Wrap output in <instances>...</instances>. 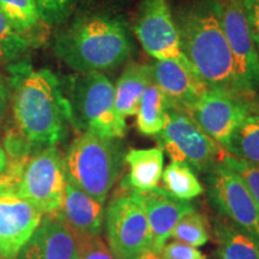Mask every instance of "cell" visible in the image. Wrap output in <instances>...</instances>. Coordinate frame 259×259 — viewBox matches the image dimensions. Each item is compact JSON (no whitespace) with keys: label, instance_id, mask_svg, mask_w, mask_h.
Wrapping results in <instances>:
<instances>
[{"label":"cell","instance_id":"1","mask_svg":"<svg viewBox=\"0 0 259 259\" xmlns=\"http://www.w3.org/2000/svg\"><path fill=\"white\" fill-rule=\"evenodd\" d=\"M14 69L12 114L15 130L38 151L56 147L66 137L72 113L56 73L32 70L22 63Z\"/></svg>","mask_w":259,"mask_h":259},{"label":"cell","instance_id":"2","mask_svg":"<svg viewBox=\"0 0 259 259\" xmlns=\"http://www.w3.org/2000/svg\"><path fill=\"white\" fill-rule=\"evenodd\" d=\"M174 22L181 52L204 84L209 89L236 94L234 65L219 0H194L179 9Z\"/></svg>","mask_w":259,"mask_h":259},{"label":"cell","instance_id":"3","mask_svg":"<svg viewBox=\"0 0 259 259\" xmlns=\"http://www.w3.org/2000/svg\"><path fill=\"white\" fill-rule=\"evenodd\" d=\"M132 50L124 19L109 12L77 16L54 44L57 57L79 73L115 69L128 59Z\"/></svg>","mask_w":259,"mask_h":259},{"label":"cell","instance_id":"4","mask_svg":"<svg viewBox=\"0 0 259 259\" xmlns=\"http://www.w3.org/2000/svg\"><path fill=\"white\" fill-rule=\"evenodd\" d=\"M118 141L82 132L64 156L67 181L102 204L124 168L125 154Z\"/></svg>","mask_w":259,"mask_h":259},{"label":"cell","instance_id":"5","mask_svg":"<svg viewBox=\"0 0 259 259\" xmlns=\"http://www.w3.org/2000/svg\"><path fill=\"white\" fill-rule=\"evenodd\" d=\"M72 125L82 132L103 138L120 139L126 122L115 108L114 85L102 72L82 73L71 84Z\"/></svg>","mask_w":259,"mask_h":259},{"label":"cell","instance_id":"6","mask_svg":"<svg viewBox=\"0 0 259 259\" xmlns=\"http://www.w3.org/2000/svg\"><path fill=\"white\" fill-rule=\"evenodd\" d=\"M108 247L115 259H139L151 250V236L144 206L136 191L121 183L105 211Z\"/></svg>","mask_w":259,"mask_h":259},{"label":"cell","instance_id":"7","mask_svg":"<svg viewBox=\"0 0 259 259\" xmlns=\"http://www.w3.org/2000/svg\"><path fill=\"white\" fill-rule=\"evenodd\" d=\"M156 137L158 148L166 151L171 161L185 163L198 173L206 174L226 155L184 109L170 103L163 128Z\"/></svg>","mask_w":259,"mask_h":259},{"label":"cell","instance_id":"8","mask_svg":"<svg viewBox=\"0 0 259 259\" xmlns=\"http://www.w3.org/2000/svg\"><path fill=\"white\" fill-rule=\"evenodd\" d=\"M66 183L64 156L57 147H48L29 158L15 191L46 215L60 211Z\"/></svg>","mask_w":259,"mask_h":259},{"label":"cell","instance_id":"9","mask_svg":"<svg viewBox=\"0 0 259 259\" xmlns=\"http://www.w3.org/2000/svg\"><path fill=\"white\" fill-rule=\"evenodd\" d=\"M219 3L223 31L234 65L235 92L247 99L259 92V56L252 38L244 0H219Z\"/></svg>","mask_w":259,"mask_h":259},{"label":"cell","instance_id":"10","mask_svg":"<svg viewBox=\"0 0 259 259\" xmlns=\"http://www.w3.org/2000/svg\"><path fill=\"white\" fill-rule=\"evenodd\" d=\"M206 197L221 219L259 239V208L244 180L222 162L206 173Z\"/></svg>","mask_w":259,"mask_h":259},{"label":"cell","instance_id":"11","mask_svg":"<svg viewBox=\"0 0 259 259\" xmlns=\"http://www.w3.org/2000/svg\"><path fill=\"white\" fill-rule=\"evenodd\" d=\"M209 137L227 150L233 135L251 114L247 99L222 89H208L193 106L185 109Z\"/></svg>","mask_w":259,"mask_h":259},{"label":"cell","instance_id":"12","mask_svg":"<svg viewBox=\"0 0 259 259\" xmlns=\"http://www.w3.org/2000/svg\"><path fill=\"white\" fill-rule=\"evenodd\" d=\"M135 30L142 47L156 60L189 64L181 52L179 34L167 0H143Z\"/></svg>","mask_w":259,"mask_h":259},{"label":"cell","instance_id":"13","mask_svg":"<svg viewBox=\"0 0 259 259\" xmlns=\"http://www.w3.org/2000/svg\"><path fill=\"white\" fill-rule=\"evenodd\" d=\"M44 213L14 190H0V259H17Z\"/></svg>","mask_w":259,"mask_h":259},{"label":"cell","instance_id":"14","mask_svg":"<svg viewBox=\"0 0 259 259\" xmlns=\"http://www.w3.org/2000/svg\"><path fill=\"white\" fill-rule=\"evenodd\" d=\"M78 236L61 219L59 211L46 213L17 259H78Z\"/></svg>","mask_w":259,"mask_h":259},{"label":"cell","instance_id":"15","mask_svg":"<svg viewBox=\"0 0 259 259\" xmlns=\"http://www.w3.org/2000/svg\"><path fill=\"white\" fill-rule=\"evenodd\" d=\"M153 82L170 105L181 109L193 106L209 88L189 64L176 60H156L151 65Z\"/></svg>","mask_w":259,"mask_h":259},{"label":"cell","instance_id":"16","mask_svg":"<svg viewBox=\"0 0 259 259\" xmlns=\"http://www.w3.org/2000/svg\"><path fill=\"white\" fill-rule=\"evenodd\" d=\"M143 204L151 236V250L160 252L179 220L194 210L190 200H180L170 196L162 187L137 192Z\"/></svg>","mask_w":259,"mask_h":259},{"label":"cell","instance_id":"17","mask_svg":"<svg viewBox=\"0 0 259 259\" xmlns=\"http://www.w3.org/2000/svg\"><path fill=\"white\" fill-rule=\"evenodd\" d=\"M60 216L77 236H97L105 223L103 204L67 181Z\"/></svg>","mask_w":259,"mask_h":259},{"label":"cell","instance_id":"18","mask_svg":"<svg viewBox=\"0 0 259 259\" xmlns=\"http://www.w3.org/2000/svg\"><path fill=\"white\" fill-rule=\"evenodd\" d=\"M0 11L30 47L46 40L50 25L42 18L35 0H0Z\"/></svg>","mask_w":259,"mask_h":259},{"label":"cell","instance_id":"19","mask_svg":"<svg viewBox=\"0 0 259 259\" xmlns=\"http://www.w3.org/2000/svg\"><path fill=\"white\" fill-rule=\"evenodd\" d=\"M163 161L161 148L130 149L125 154V163L128 164L130 173L121 183L136 192L155 189L163 173Z\"/></svg>","mask_w":259,"mask_h":259},{"label":"cell","instance_id":"20","mask_svg":"<svg viewBox=\"0 0 259 259\" xmlns=\"http://www.w3.org/2000/svg\"><path fill=\"white\" fill-rule=\"evenodd\" d=\"M151 82V65L131 63L125 67L114 87L115 108L121 118L137 114L142 96Z\"/></svg>","mask_w":259,"mask_h":259},{"label":"cell","instance_id":"21","mask_svg":"<svg viewBox=\"0 0 259 259\" xmlns=\"http://www.w3.org/2000/svg\"><path fill=\"white\" fill-rule=\"evenodd\" d=\"M216 259H259V239L238 226L218 219L215 222Z\"/></svg>","mask_w":259,"mask_h":259},{"label":"cell","instance_id":"22","mask_svg":"<svg viewBox=\"0 0 259 259\" xmlns=\"http://www.w3.org/2000/svg\"><path fill=\"white\" fill-rule=\"evenodd\" d=\"M169 101L151 82L142 96L137 111V127L144 136H157L163 128Z\"/></svg>","mask_w":259,"mask_h":259},{"label":"cell","instance_id":"23","mask_svg":"<svg viewBox=\"0 0 259 259\" xmlns=\"http://www.w3.org/2000/svg\"><path fill=\"white\" fill-rule=\"evenodd\" d=\"M162 189L180 200H191L204 192V187L190 166L171 161L162 173Z\"/></svg>","mask_w":259,"mask_h":259},{"label":"cell","instance_id":"24","mask_svg":"<svg viewBox=\"0 0 259 259\" xmlns=\"http://www.w3.org/2000/svg\"><path fill=\"white\" fill-rule=\"evenodd\" d=\"M226 151L231 156L259 168V113L250 114L241 122Z\"/></svg>","mask_w":259,"mask_h":259},{"label":"cell","instance_id":"25","mask_svg":"<svg viewBox=\"0 0 259 259\" xmlns=\"http://www.w3.org/2000/svg\"><path fill=\"white\" fill-rule=\"evenodd\" d=\"M170 238L193 247L205 245L209 240L208 221L205 216L196 211V209L187 212L174 227Z\"/></svg>","mask_w":259,"mask_h":259},{"label":"cell","instance_id":"26","mask_svg":"<svg viewBox=\"0 0 259 259\" xmlns=\"http://www.w3.org/2000/svg\"><path fill=\"white\" fill-rule=\"evenodd\" d=\"M29 47L30 45L14 30L0 11V64L21 60Z\"/></svg>","mask_w":259,"mask_h":259},{"label":"cell","instance_id":"27","mask_svg":"<svg viewBox=\"0 0 259 259\" xmlns=\"http://www.w3.org/2000/svg\"><path fill=\"white\" fill-rule=\"evenodd\" d=\"M79 0H35L44 21L50 25L64 23L76 9Z\"/></svg>","mask_w":259,"mask_h":259},{"label":"cell","instance_id":"28","mask_svg":"<svg viewBox=\"0 0 259 259\" xmlns=\"http://www.w3.org/2000/svg\"><path fill=\"white\" fill-rule=\"evenodd\" d=\"M222 163L235 171L239 177L244 180L248 191L253 197L255 204L259 208V168H255L246 162L233 157L229 154H226L223 157Z\"/></svg>","mask_w":259,"mask_h":259},{"label":"cell","instance_id":"29","mask_svg":"<svg viewBox=\"0 0 259 259\" xmlns=\"http://www.w3.org/2000/svg\"><path fill=\"white\" fill-rule=\"evenodd\" d=\"M79 259H115L106 242L97 236H78Z\"/></svg>","mask_w":259,"mask_h":259},{"label":"cell","instance_id":"30","mask_svg":"<svg viewBox=\"0 0 259 259\" xmlns=\"http://www.w3.org/2000/svg\"><path fill=\"white\" fill-rule=\"evenodd\" d=\"M158 253L162 259H206L197 247L176 240L166 242Z\"/></svg>","mask_w":259,"mask_h":259},{"label":"cell","instance_id":"31","mask_svg":"<svg viewBox=\"0 0 259 259\" xmlns=\"http://www.w3.org/2000/svg\"><path fill=\"white\" fill-rule=\"evenodd\" d=\"M248 25H250L252 38L259 56V0H244Z\"/></svg>","mask_w":259,"mask_h":259},{"label":"cell","instance_id":"32","mask_svg":"<svg viewBox=\"0 0 259 259\" xmlns=\"http://www.w3.org/2000/svg\"><path fill=\"white\" fill-rule=\"evenodd\" d=\"M8 105H9L8 89H6V85L2 80V78H0V122H2L3 119H4L6 111H8Z\"/></svg>","mask_w":259,"mask_h":259},{"label":"cell","instance_id":"33","mask_svg":"<svg viewBox=\"0 0 259 259\" xmlns=\"http://www.w3.org/2000/svg\"><path fill=\"white\" fill-rule=\"evenodd\" d=\"M6 164H8V156H6L4 147H3V144L0 143V174L4 171V169L6 168Z\"/></svg>","mask_w":259,"mask_h":259},{"label":"cell","instance_id":"34","mask_svg":"<svg viewBox=\"0 0 259 259\" xmlns=\"http://www.w3.org/2000/svg\"><path fill=\"white\" fill-rule=\"evenodd\" d=\"M139 259H162V257L160 255V253L155 252L153 250H148L147 252H144L143 254L141 255Z\"/></svg>","mask_w":259,"mask_h":259},{"label":"cell","instance_id":"35","mask_svg":"<svg viewBox=\"0 0 259 259\" xmlns=\"http://www.w3.org/2000/svg\"><path fill=\"white\" fill-rule=\"evenodd\" d=\"M108 3H112V4H121V3L130 2V0H107Z\"/></svg>","mask_w":259,"mask_h":259},{"label":"cell","instance_id":"36","mask_svg":"<svg viewBox=\"0 0 259 259\" xmlns=\"http://www.w3.org/2000/svg\"><path fill=\"white\" fill-rule=\"evenodd\" d=\"M78 259H79V257H78Z\"/></svg>","mask_w":259,"mask_h":259}]
</instances>
